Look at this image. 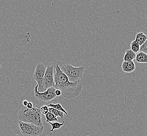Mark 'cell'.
Segmentation results:
<instances>
[{
    "mask_svg": "<svg viewBox=\"0 0 147 136\" xmlns=\"http://www.w3.org/2000/svg\"><path fill=\"white\" fill-rule=\"evenodd\" d=\"M40 107L35 105L32 109L23 108L19 112V121L35 125L38 126H43L42 116L40 111Z\"/></svg>",
    "mask_w": 147,
    "mask_h": 136,
    "instance_id": "obj_2",
    "label": "cell"
},
{
    "mask_svg": "<svg viewBox=\"0 0 147 136\" xmlns=\"http://www.w3.org/2000/svg\"><path fill=\"white\" fill-rule=\"evenodd\" d=\"M48 107H51V108H53L55 110H58L59 111H61L62 112L64 113V114L65 115H68V112L64 109V108L62 106V105L60 104V103L56 104H54L50 103L48 106Z\"/></svg>",
    "mask_w": 147,
    "mask_h": 136,
    "instance_id": "obj_12",
    "label": "cell"
},
{
    "mask_svg": "<svg viewBox=\"0 0 147 136\" xmlns=\"http://www.w3.org/2000/svg\"><path fill=\"white\" fill-rule=\"evenodd\" d=\"M28 102L27 100H24L23 102V105L24 106L26 107L27 105H28Z\"/></svg>",
    "mask_w": 147,
    "mask_h": 136,
    "instance_id": "obj_21",
    "label": "cell"
},
{
    "mask_svg": "<svg viewBox=\"0 0 147 136\" xmlns=\"http://www.w3.org/2000/svg\"><path fill=\"white\" fill-rule=\"evenodd\" d=\"M140 51L141 52H143L144 53H146L147 55V39L144 44L140 46Z\"/></svg>",
    "mask_w": 147,
    "mask_h": 136,
    "instance_id": "obj_18",
    "label": "cell"
},
{
    "mask_svg": "<svg viewBox=\"0 0 147 136\" xmlns=\"http://www.w3.org/2000/svg\"><path fill=\"white\" fill-rule=\"evenodd\" d=\"M136 62L139 63H147V55L143 52L139 51L136 54Z\"/></svg>",
    "mask_w": 147,
    "mask_h": 136,
    "instance_id": "obj_9",
    "label": "cell"
},
{
    "mask_svg": "<svg viewBox=\"0 0 147 136\" xmlns=\"http://www.w3.org/2000/svg\"><path fill=\"white\" fill-rule=\"evenodd\" d=\"M51 126V129L49 130L50 132H53L56 129H59L60 128L63 126L65 124V121H62L61 123H60L58 121L53 122V123H48Z\"/></svg>",
    "mask_w": 147,
    "mask_h": 136,
    "instance_id": "obj_13",
    "label": "cell"
},
{
    "mask_svg": "<svg viewBox=\"0 0 147 136\" xmlns=\"http://www.w3.org/2000/svg\"><path fill=\"white\" fill-rule=\"evenodd\" d=\"M0 68H1V65H0Z\"/></svg>",
    "mask_w": 147,
    "mask_h": 136,
    "instance_id": "obj_22",
    "label": "cell"
},
{
    "mask_svg": "<svg viewBox=\"0 0 147 136\" xmlns=\"http://www.w3.org/2000/svg\"><path fill=\"white\" fill-rule=\"evenodd\" d=\"M147 36L142 32L137 33L136 35L135 41L140 46H142L147 40Z\"/></svg>",
    "mask_w": 147,
    "mask_h": 136,
    "instance_id": "obj_10",
    "label": "cell"
},
{
    "mask_svg": "<svg viewBox=\"0 0 147 136\" xmlns=\"http://www.w3.org/2000/svg\"><path fill=\"white\" fill-rule=\"evenodd\" d=\"M55 86L54 67L53 65H49L46 68L43 80V86L45 91L50 88H54Z\"/></svg>",
    "mask_w": 147,
    "mask_h": 136,
    "instance_id": "obj_7",
    "label": "cell"
},
{
    "mask_svg": "<svg viewBox=\"0 0 147 136\" xmlns=\"http://www.w3.org/2000/svg\"><path fill=\"white\" fill-rule=\"evenodd\" d=\"M131 50L135 53H138L140 51V46L136 42L135 40H134L131 42L130 44Z\"/></svg>",
    "mask_w": 147,
    "mask_h": 136,
    "instance_id": "obj_16",
    "label": "cell"
},
{
    "mask_svg": "<svg viewBox=\"0 0 147 136\" xmlns=\"http://www.w3.org/2000/svg\"><path fill=\"white\" fill-rule=\"evenodd\" d=\"M121 69L125 73H131L135 70V63L133 61H124L121 65Z\"/></svg>",
    "mask_w": 147,
    "mask_h": 136,
    "instance_id": "obj_8",
    "label": "cell"
},
{
    "mask_svg": "<svg viewBox=\"0 0 147 136\" xmlns=\"http://www.w3.org/2000/svg\"><path fill=\"white\" fill-rule=\"evenodd\" d=\"M18 128L24 136H39L43 133L44 126L40 127L35 125L19 121Z\"/></svg>",
    "mask_w": 147,
    "mask_h": 136,
    "instance_id": "obj_4",
    "label": "cell"
},
{
    "mask_svg": "<svg viewBox=\"0 0 147 136\" xmlns=\"http://www.w3.org/2000/svg\"><path fill=\"white\" fill-rule=\"evenodd\" d=\"M55 94H56V96H61L62 94H61V92L60 90H56L55 91Z\"/></svg>",
    "mask_w": 147,
    "mask_h": 136,
    "instance_id": "obj_20",
    "label": "cell"
},
{
    "mask_svg": "<svg viewBox=\"0 0 147 136\" xmlns=\"http://www.w3.org/2000/svg\"><path fill=\"white\" fill-rule=\"evenodd\" d=\"M56 73L54 74L55 86L54 88L61 91L63 96L66 98L72 99L77 98L81 93L83 85L81 82L71 83L68 77L62 72L59 65L57 64L55 67Z\"/></svg>",
    "mask_w": 147,
    "mask_h": 136,
    "instance_id": "obj_1",
    "label": "cell"
},
{
    "mask_svg": "<svg viewBox=\"0 0 147 136\" xmlns=\"http://www.w3.org/2000/svg\"><path fill=\"white\" fill-rule=\"evenodd\" d=\"M61 70L68 77L69 81L71 83L80 82L82 78L85 68L83 66L74 67L70 65H64L60 67Z\"/></svg>",
    "mask_w": 147,
    "mask_h": 136,
    "instance_id": "obj_3",
    "label": "cell"
},
{
    "mask_svg": "<svg viewBox=\"0 0 147 136\" xmlns=\"http://www.w3.org/2000/svg\"><path fill=\"white\" fill-rule=\"evenodd\" d=\"M46 66L42 63H39L36 65L35 70L32 75L33 79L37 83L38 86V90L39 92H45L44 88L43 86V80L44 78L45 73L46 70Z\"/></svg>",
    "mask_w": 147,
    "mask_h": 136,
    "instance_id": "obj_6",
    "label": "cell"
},
{
    "mask_svg": "<svg viewBox=\"0 0 147 136\" xmlns=\"http://www.w3.org/2000/svg\"><path fill=\"white\" fill-rule=\"evenodd\" d=\"M38 86L37 84L34 89L35 97L37 100L42 103H47L53 100L57 97L55 94L56 89L54 88H50L47 89L45 92L41 93L38 90Z\"/></svg>",
    "mask_w": 147,
    "mask_h": 136,
    "instance_id": "obj_5",
    "label": "cell"
},
{
    "mask_svg": "<svg viewBox=\"0 0 147 136\" xmlns=\"http://www.w3.org/2000/svg\"><path fill=\"white\" fill-rule=\"evenodd\" d=\"M49 112L52 113L53 115L57 117H59L61 119L63 118V117H64V113L63 112L58 110H55L53 108L49 107Z\"/></svg>",
    "mask_w": 147,
    "mask_h": 136,
    "instance_id": "obj_15",
    "label": "cell"
},
{
    "mask_svg": "<svg viewBox=\"0 0 147 136\" xmlns=\"http://www.w3.org/2000/svg\"><path fill=\"white\" fill-rule=\"evenodd\" d=\"M27 108L28 109H32L34 107V104L32 102H28V105H27Z\"/></svg>",
    "mask_w": 147,
    "mask_h": 136,
    "instance_id": "obj_19",
    "label": "cell"
},
{
    "mask_svg": "<svg viewBox=\"0 0 147 136\" xmlns=\"http://www.w3.org/2000/svg\"><path fill=\"white\" fill-rule=\"evenodd\" d=\"M45 116L46 117V122L48 123H53V122H56L58 121V118L55 116L53 115V114L51 112H49L47 113V114Z\"/></svg>",
    "mask_w": 147,
    "mask_h": 136,
    "instance_id": "obj_14",
    "label": "cell"
},
{
    "mask_svg": "<svg viewBox=\"0 0 147 136\" xmlns=\"http://www.w3.org/2000/svg\"><path fill=\"white\" fill-rule=\"evenodd\" d=\"M136 54L134 53L131 49H128L126 51L124 57V61H131L135 59Z\"/></svg>",
    "mask_w": 147,
    "mask_h": 136,
    "instance_id": "obj_11",
    "label": "cell"
},
{
    "mask_svg": "<svg viewBox=\"0 0 147 136\" xmlns=\"http://www.w3.org/2000/svg\"><path fill=\"white\" fill-rule=\"evenodd\" d=\"M40 111L41 112V115H46L47 113L49 112V107H48V106H46V105L42 106L40 107Z\"/></svg>",
    "mask_w": 147,
    "mask_h": 136,
    "instance_id": "obj_17",
    "label": "cell"
}]
</instances>
